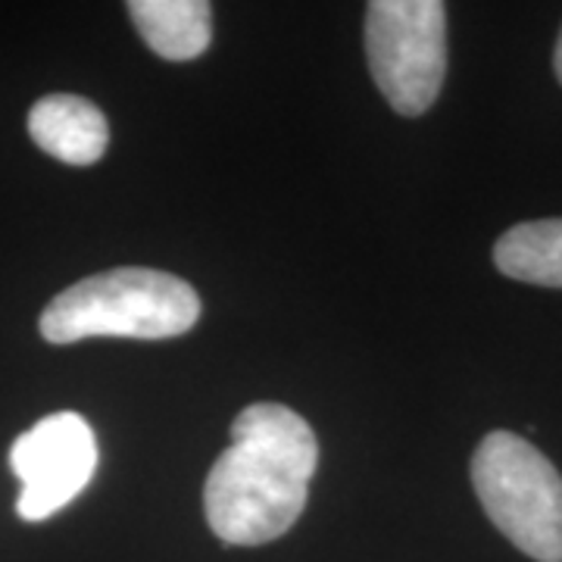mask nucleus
<instances>
[{"label": "nucleus", "instance_id": "nucleus-1", "mask_svg": "<svg viewBox=\"0 0 562 562\" xmlns=\"http://www.w3.org/2000/svg\"><path fill=\"white\" fill-rule=\"evenodd\" d=\"M313 428L281 403H250L232 422V447L213 462L203 509L222 543L260 547L301 519L316 475Z\"/></svg>", "mask_w": 562, "mask_h": 562}, {"label": "nucleus", "instance_id": "nucleus-2", "mask_svg": "<svg viewBox=\"0 0 562 562\" xmlns=\"http://www.w3.org/2000/svg\"><path fill=\"white\" fill-rule=\"evenodd\" d=\"M201 319V297L188 281L160 269L122 266L76 281L41 313V338L76 344L85 338H179Z\"/></svg>", "mask_w": 562, "mask_h": 562}, {"label": "nucleus", "instance_id": "nucleus-3", "mask_svg": "<svg viewBox=\"0 0 562 562\" xmlns=\"http://www.w3.org/2000/svg\"><path fill=\"white\" fill-rule=\"evenodd\" d=\"M472 484L487 519L525 557L562 562V475L535 443L491 431L472 457Z\"/></svg>", "mask_w": 562, "mask_h": 562}, {"label": "nucleus", "instance_id": "nucleus-4", "mask_svg": "<svg viewBox=\"0 0 562 562\" xmlns=\"http://www.w3.org/2000/svg\"><path fill=\"white\" fill-rule=\"evenodd\" d=\"M366 57L384 101L401 116H422L447 76V7L441 0H372Z\"/></svg>", "mask_w": 562, "mask_h": 562}, {"label": "nucleus", "instance_id": "nucleus-5", "mask_svg": "<svg viewBox=\"0 0 562 562\" xmlns=\"http://www.w3.org/2000/svg\"><path fill=\"white\" fill-rule=\"evenodd\" d=\"M10 469L22 482L16 513L44 522L79 497L98 469V438L79 413H50L10 447Z\"/></svg>", "mask_w": 562, "mask_h": 562}, {"label": "nucleus", "instance_id": "nucleus-6", "mask_svg": "<svg viewBox=\"0 0 562 562\" xmlns=\"http://www.w3.org/2000/svg\"><path fill=\"white\" fill-rule=\"evenodd\" d=\"M29 135L44 154L69 166H91L106 154L110 125L98 103L79 94H47L29 113Z\"/></svg>", "mask_w": 562, "mask_h": 562}, {"label": "nucleus", "instance_id": "nucleus-7", "mask_svg": "<svg viewBox=\"0 0 562 562\" xmlns=\"http://www.w3.org/2000/svg\"><path fill=\"white\" fill-rule=\"evenodd\" d=\"M128 16L162 60H198L213 41V7L206 0H132Z\"/></svg>", "mask_w": 562, "mask_h": 562}, {"label": "nucleus", "instance_id": "nucleus-8", "mask_svg": "<svg viewBox=\"0 0 562 562\" xmlns=\"http://www.w3.org/2000/svg\"><path fill=\"white\" fill-rule=\"evenodd\" d=\"M494 262L509 279L541 288H562V220L513 225L494 244Z\"/></svg>", "mask_w": 562, "mask_h": 562}, {"label": "nucleus", "instance_id": "nucleus-9", "mask_svg": "<svg viewBox=\"0 0 562 562\" xmlns=\"http://www.w3.org/2000/svg\"><path fill=\"white\" fill-rule=\"evenodd\" d=\"M553 69H557V79L562 81V32L560 41H557V54H553Z\"/></svg>", "mask_w": 562, "mask_h": 562}]
</instances>
